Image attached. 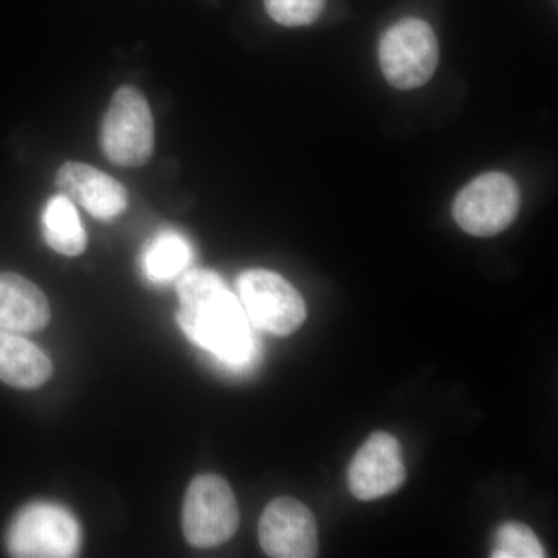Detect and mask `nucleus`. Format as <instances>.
I'll return each mask as SVG.
<instances>
[{
    "instance_id": "1",
    "label": "nucleus",
    "mask_w": 558,
    "mask_h": 558,
    "mask_svg": "<svg viewBox=\"0 0 558 558\" xmlns=\"http://www.w3.org/2000/svg\"><path fill=\"white\" fill-rule=\"evenodd\" d=\"M178 296L180 328L196 347L229 369L244 371L255 365L258 339L240 299L218 274L186 270L179 279Z\"/></svg>"
},
{
    "instance_id": "2",
    "label": "nucleus",
    "mask_w": 558,
    "mask_h": 558,
    "mask_svg": "<svg viewBox=\"0 0 558 558\" xmlns=\"http://www.w3.org/2000/svg\"><path fill=\"white\" fill-rule=\"evenodd\" d=\"M100 143L106 159L119 167L137 168L154 150V119L145 95L134 86L113 94L101 123Z\"/></svg>"
},
{
    "instance_id": "3",
    "label": "nucleus",
    "mask_w": 558,
    "mask_h": 558,
    "mask_svg": "<svg viewBox=\"0 0 558 558\" xmlns=\"http://www.w3.org/2000/svg\"><path fill=\"white\" fill-rule=\"evenodd\" d=\"M380 69L399 90L417 89L432 80L439 62V44L428 22L405 17L381 36Z\"/></svg>"
},
{
    "instance_id": "4",
    "label": "nucleus",
    "mask_w": 558,
    "mask_h": 558,
    "mask_svg": "<svg viewBox=\"0 0 558 558\" xmlns=\"http://www.w3.org/2000/svg\"><path fill=\"white\" fill-rule=\"evenodd\" d=\"M238 292L253 328L288 337L306 322V301L288 279L275 271L245 270L238 279Z\"/></svg>"
},
{
    "instance_id": "5",
    "label": "nucleus",
    "mask_w": 558,
    "mask_h": 558,
    "mask_svg": "<svg viewBox=\"0 0 558 558\" xmlns=\"http://www.w3.org/2000/svg\"><path fill=\"white\" fill-rule=\"evenodd\" d=\"M191 546L218 548L236 534L240 508L230 484L219 475H201L190 484L182 515Z\"/></svg>"
},
{
    "instance_id": "6",
    "label": "nucleus",
    "mask_w": 558,
    "mask_h": 558,
    "mask_svg": "<svg viewBox=\"0 0 558 558\" xmlns=\"http://www.w3.org/2000/svg\"><path fill=\"white\" fill-rule=\"evenodd\" d=\"M7 545L13 557H75L81 545L80 524L68 509L51 502H36L21 510L14 519Z\"/></svg>"
},
{
    "instance_id": "7",
    "label": "nucleus",
    "mask_w": 558,
    "mask_h": 558,
    "mask_svg": "<svg viewBox=\"0 0 558 558\" xmlns=\"http://www.w3.org/2000/svg\"><path fill=\"white\" fill-rule=\"evenodd\" d=\"M520 209V190L505 172H487L459 191L453 218L465 233L490 238L512 226Z\"/></svg>"
},
{
    "instance_id": "8",
    "label": "nucleus",
    "mask_w": 558,
    "mask_h": 558,
    "mask_svg": "<svg viewBox=\"0 0 558 558\" xmlns=\"http://www.w3.org/2000/svg\"><path fill=\"white\" fill-rule=\"evenodd\" d=\"M405 481L402 447L389 433H373L349 465V488L360 501H374L395 494Z\"/></svg>"
},
{
    "instance_id": "9",
    "label": "nucleus",
    "mask_w": 558,
    "mask_h": 558,
    "mask_svg": "<svg viewBox=\"0 0 558 558\" xmlns=\"http://www.w3.org/2000/svg\"><path fill=\"white\" fill-rule=\"evenodd\" d=\"M260 548L274 558H312L318 554L314 513L295 498L274 499L259 520Z\"/></svg>"
},
{
    "instance_id": "10",
    "label": "nucleus",
    "mask_w": 558,
    "mask_h": 558,
    "mask_svg": "<svg viewBox=\"0 0 558 558\" xmlns=\"http://www.w3.org/2000/svg\"><path fill=\"white\" fill-rule=\"evenodd\" d=\"M54 185L62 196L81 205L95 219L106 222L119 218L130 202L128 191L119 180L80 161L62 165Z\"/></svg>"
},
{
    "instance_id": "11",
    "label": "nucleus",
    "mask_w": 558,
    "mask_h": 558,
    "mask_svg": "<svg viewBox=\"0 0 558 558\" xmlns=\"http://www.w3.org/2000/svg\"><path fill=\"white\" fill-rule=\"evenodd\" d=\"M50 322L46 295L27 278L0 274V329L33 332Z\"/></svg>"
},
{
    "instance_id": "12",
    "label": "nucleus",
    "mask_w": 558,
    "mask_h": 558,
    "mask_svg": "<svg viewBox=\"0 0 558 558\" xmlns=\"http://www.w3.org/2000/svg\"><path fill=\"white\" fill-rule=\"evenodd\" d=\"M53 373L50 359L32 341L0 329V380L14 388L32 389L46 384Z\"/></svg>"
},
{
    "instance_id": "13",
    "label": "nucleus",
    "mask_w": 558,
    "mask_h": 558,
    "mask_svg": "<svg viewBox=\"0 0 558 558\" xmlns=\"http://www.w3.org/2000/svg\"><path fill=\"white\" fill-rule=\"evenodd\" d=\"M193 259L191 242L179 231L165 230L143 250L140 267L150 282L163 284L182 277L190 270Z\"/></svg>"
},
{
    "instance_id": "14",
    "label": "nucleus",
    "mask_w": 558,
    "mask_h": 558,
    "mask_svg": "<svg viewBox=\"0 0 558 558\" xmlns=\"http://www.w3.org/2000/svg\"><path fill=\"white\" fill-rule=\"evenodd\" d=\"M43 234L47 244L61 255L78 256L86 250L87 234L75 204L62 194L50 197L44 207Z\"/></svg>"
},
{
    "instance_id": "15",
    "label": "nucleus",
    "mask_w": 558,
    "mask_h": 558,
    "mask_svg": "<svg viewBox=\"0 0 558 558\" xmlns=\"http://www.w3.org/2000/svg\"><path fill=\"white\" fill-rule=\"evenodd\" d=\"M492 558H543L545 548L531 527L520 521L502 524L495 535Z\"/></svg>"
},
{
    "instance_id": "16",
    "label": "nucleus",
    "mask_w": 558,
    "mask_h": 558,
    "mask_svg": "<svg viewBox=\"0 0 558 558\" xmlns=\"http://www.w3.org/2000/svg\"><path fill=\"white\" fill-rule=\"evenodd\" d=\"M267 14L284 27H306L322 16L326 0H264Z\"/></svg>"
}]
</instances>
